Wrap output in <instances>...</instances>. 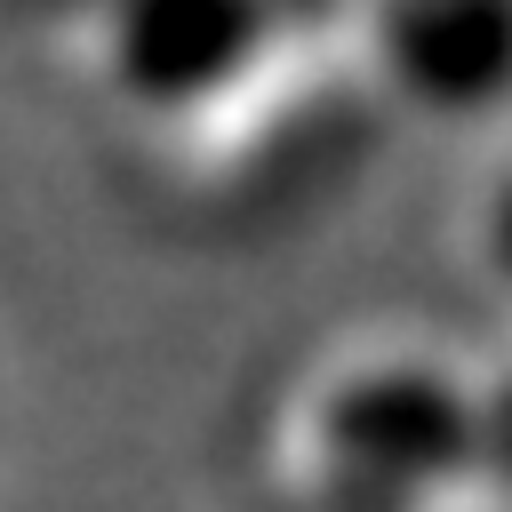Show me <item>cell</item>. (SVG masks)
Instances as JSON below:
<instances>
[{
    "instance_id": "cell-5",
    "label": "cell",
    "mask_w": 512,
    "mask_h": 512,
    "mask_svg": "<svg viewBox=\"0 0 512 512\" xmlns=\"http://www.w3.org/2000/svg\"><path fill=\"white\" fill-rule=\"evenodd\" d=\"M440 240L456 280L496 312V328H512V112L472 136L440 208Z\"/></svg>"
},
{
    "instance_id": "cell-4",
    "label": "cell",
    "mask_w": 512,
    "mask_h": 512,
    "mask_svg": "<svg viewBox=\"0 0 512 512\" xmlns=\"http://www.w3.org/2000/svg\"><path fill=\"white\" fill-rule=\"evenodd\" d=\"M336 40L368 120L496 128L512 112V0H376L336 8Z\"/></svg>"
},
{
    "instance_id": "cell-2",
    "label": "cell",
    "mask_w": 512,
    "mask_h": 512,
    "mask_svg": "<svg viewBox=\"0 0 512 512\" xmlns=\"http://www.w3.org/2000/svg\"><path fill=\"white\" fill-rule=\"evenodd\" d=\"M368 128V104L352 88L336 8H288L280 32L256 48V64L216 88L184 128L152 136L136 168L200 224H264L320 192L352 136Z\"/></svg>"
},
{
    "instance_id": "cell-1",
    "label": "cell",
    "mask_w": 512,
    "mask_h": 512,
    "mask_svg": "<svg viewBox=\"0 0 512 512\" xmlns=\"http://www.w3.org/2000/svg\"><path fill=\"white\" fill-rule=\"evenodd\" d=\"M272 512H448L480 480V344L416 312L320 328L264 392Z\"/></svg>"
},
{
    "instance_id": "cell-6",
    "label": "cell",
    "mask_w": 512,
    "mask_h": 512,
    "mask_svg": "<svg viewBox=\"0 0 512 512\" xmlns=\"http://www.w3.org/2000/svg\"><path fill=\"white\" fill-rule=\"evenodd\" d=\"M480 480L512 504V328L480 344Z\"/></svg>"
},
{
    "instance_id": "cell-3",
    "label": "cell",
    "mask_w": 512,
    "mask_h": 512,
    "mask_svg": "<svg viewBox=\"0 0 512 512\" xmlns=\"http://www.w3.org/2000/svg\"><path fill=\"white\" fill-rule=\"evenodd\" d=\"M288 8L248 0H112L56 24L72 88L120 128L128 152L184 128L216 88H232Z\"/></svg>"
}]
</instances>
